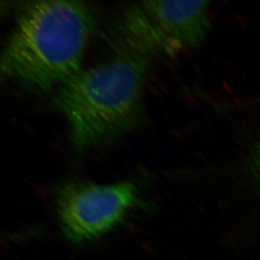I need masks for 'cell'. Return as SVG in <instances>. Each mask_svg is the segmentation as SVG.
I'll return each mask as SVG.
<instances>
[{
	"label": "cell",
	"mask_w": 260,
	"mask_h": 260,
	"mask_svg": "<svg viewBox=\"0 0 260 260\" xmlns=\"http://www.w3.org/2000/svg\"><path fill=\"white\" fill-rule=\"evenodd\" d=\"M244 168L250 181L260 191V137L249 151Z\"/></svg>",
	"instance_id": "obj_5"
},
{
	"label": "cell",
	"mask_w": 260,
	"mask_h": 260,
	"mask_svg": "<svg viewBox=\"0 0 260 260\" xmlns=\"http://www.w3.org/2000/svg\"><path fill=\"white\" fill-rule=\"evenodd\" d=\"M208 1L131 3L118 16L113 35L122 53L149 60L174 57L199 47L211 28Z\"/></svg>",
	"instance_id": "obj_3"
},
{
	"label": "cell",
	"mask_w": 260,
	"mask_h": 260,
	"mask_svg": "<svg viewBox=\"0 0 260 260\" xmlns=\"http://www.w3.org/2000/svg\"><path fill=\"white\" fill-rule=\"evenodd\" d=\"M141 203L133 180L97 184L69 179L56 194V211L61 231L70 242L88 243L122 223Z\"/></svg>",
	"instance_id": "obj_4"
},
{
	"label": "cell",
	"mask_w": 260,
	"mask_h": 260,
	"mask_svg": "<svg viewBox=\"0 0 260 260\" xmlns=\"http://www.w3.org/2000/svg\"><path fill=\"white\" fill-rule=\"evenodd\" d=\"M149 68V60L122 53L82 70L60 87L55 104L69 122L78 152L135 126Z\"/></svg>",
	"instance_id": "obj_2"
},
{
	"label": "cell",
	"mask_w": 260,
	"mask_h": 260,
	"mask_svg": "<svg viewBox=\"0 0 260 260\" xmlns=\"http://www.w3.org/2000/svg\"><path fill=\"white\" fill-rule=\"evenodd\" d=\"M95 19L81 1H35L18 13L1 57L5 79L33 90L61 87L81 71Z\"/></svg>",
	"instance_id": "obj_1"
}]
</instances>
